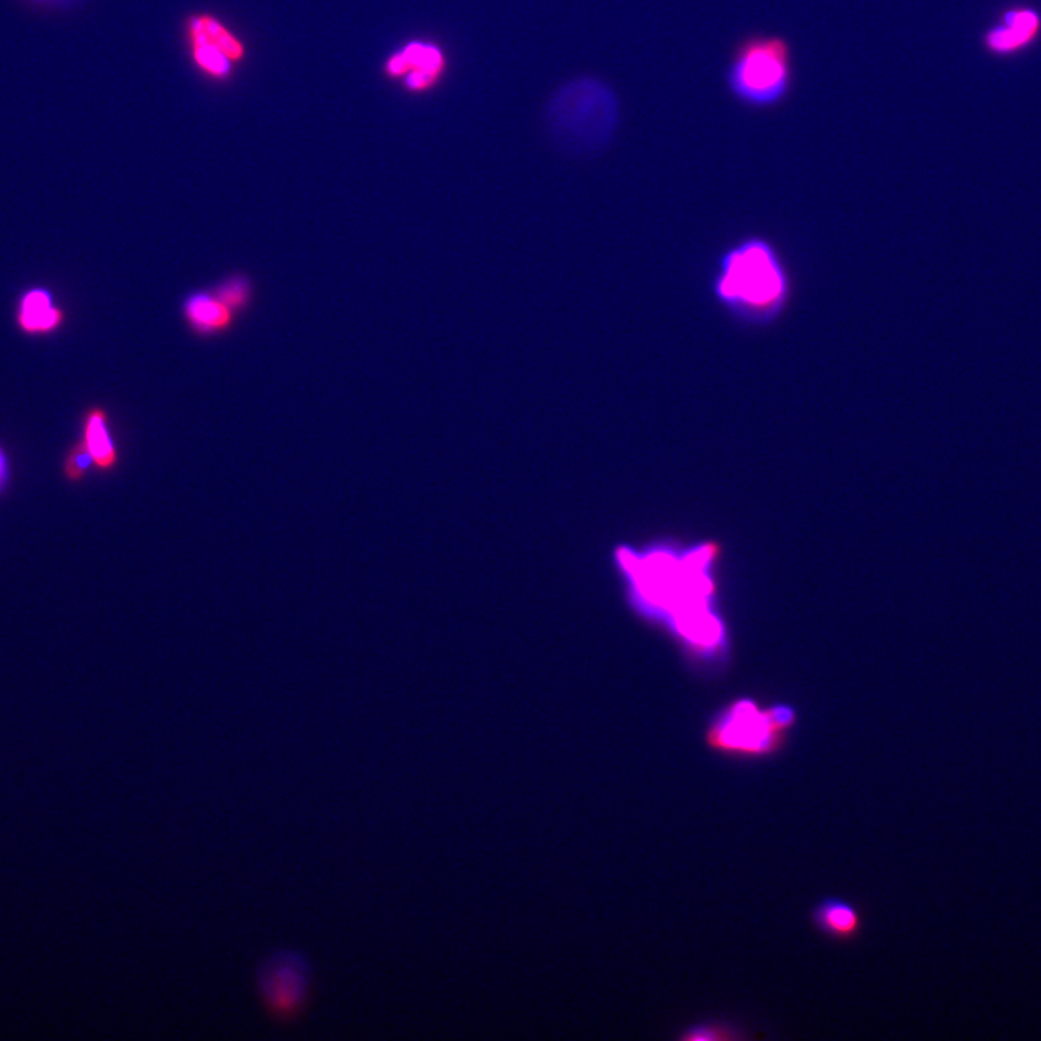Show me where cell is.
Returning <instances> with one entry per match:
<instances>
[{"label": "cell", "mask_w": 1041, "mask_h": 1041, "mask_svg": "<svg viewBox=\"0 0 1041 1041\" xmlns=\"http://www.w3.org/2000/svg\"><path fill=\"white\" fill-rule=\"evenodd\" d=\"M709 294L738 326L765 329L783 319L794 295V280L780 246L761 233L728 243L713 261Z\"/></svg>", "instance_id": "cell-1"}, {"label": "cell", "mask_w": 1041, "mask_h": 1041, "mask_svg": "<svg viewBox=\"0 0 1041 1041\" xmlns=\"http://www.w3.org/2000/svg\"><path fill=\"white\" fill-rule=\"evenodd\" d=\"M618 118L615 93L603 81L590 77L563 84L547 103L551 138L576 157L605 149L614 138Z\"/></svg>", "instance_id": "cell-2"}, {"label": "cell", "mask_w": 1041, "mask_h": 1041, "mask_svg": "<svg viewBox=\"0 0 1041 1041\" xmlns=\"http://www.w3.org/2000/svg\"><path fill=\"white\" fill-rule=\"evenodd\" d=\"M726 87L736 102L754 110L786 102L793 87V51L778 35H751L736 45L726 68Z\"/></svg>", "instance_id": "cell-3"}, {"label": "cell", "mask_w": 1041, "mask_h": 1041, "mask_svg": "<svg viewBox=\"0 0 1041 1041\" xmlns=\"http://www.w3.org/2000/svg\"><path fill=\"white\" fill-rule=\"evenodd\" d=\"M787 734L775 721L771 706L761 708L744 697L716 713L706 729V745L718 754L760 760L780 752Z\"/></svg>", "instance_id": "cell-4"}, {"label": "cell", "mask_w": 1041, "mask_h": 1041, "mask_svg": "<svg viewBox=\"0 0 1041 1041\" xmlns=\"http://www.w3.org/2000/svg\"><path fill=\"white\" fill-rule=\"evenodd\" d=\"M313 988V965L300 950H272L256 966V997L278 1021L301 1017L310 1004Z\"/></svg>", "instance_id": "cell-5"}, {"label": "cell", "mask_w": 1041, "mask_h": 1041, "mask_svg": "<svg viewBox=\"0 0 1041 1041\" xmlns=\"http://www.w3.org/2000/svg\"><path fill=\"white\" fill-rule=\"evenodd\" d=\"M385 71L391 79L402 81L408 92L428 93L443 80L447 58L440 45L413 41L389 57Z\"/></svg>", "instance_id": "cell-6"}, {"label": "cell", "mask_w": 1041, "mask_h": 1041, "mask_svg": "<svg viewBox=\"0 0 1041 1041\" xmlns=\"http://www.w3.org/2000/svg\"><path fill=\"white\" fill-rule=\"evenodd\" d=\"M1041 35V14L1031 6H1013L985 31L982 45L995 57H1011L1030 48Z\"/></svg>", "instance_id": "cell-7"}, {"label": "cell", "mask_w": 1041, "mask_h": 1041, "mask_svg": "<svg viewBox=\"0 0 1041 1041\" xmlns=\"http://www.w3.org/2000/svg\"><path fill=\"white\" fill-rule=\"evenodd\" d=\"M66 321L63 308L54 303L53 295L44 288H32L21 297L16 323L28 336H47L55 333Z\"/></svg>", "instance_id": "cell-8"}, {"label": "cell", "mask_w": 1041, "mask_h": 1041, "mask_svg": "<svg viewBox=\"0 0 1041 1041\" xmlns=\"http://www.w3.org/2000/svg\"><path fill=\"white\" fill-rule=\"evenodd\" d=\"M83 443L92 454L94 469L113 472L119 465V449L110 430L109 414L103 407H90L83 415Z\"/></svg>", "instance_id": "cell-9"}, {"label": "cell", "mask_w": 1041, "mask_h": 1041, "mask_svg": "<svg viewBox=\"0 0 1041 1041\" xmlns=\"http://www.w3.org/2000/svg\"><path fill=\"white\" fill-rule=\"evenodd\" d=\"M184 320L199 336H216L232 327L235 313L229 310L213 293L199 291L191 294L183 304Z\"/></svg>", "instance_id": "cell-10"}, {"label": "cell", "mask_w": 1041, "mask_h": 1041, "mask_svg": "<svg viewBox=\"0 0 1041 1041\" xmlns=\"http://www.w3.org/2000/svg\"><path fill=\"white\" fill-rule=\"evenodd\" d=\"M813 923L823 935L836 940H852L861 932L862 917L858 908L841 898H828L817 904Z\"/></svg>", "instance_id": "cell-11"}, {"label": "cell", "mask_w": 1041, "mask_h": 1041, "mask_svg": "<svg viewBox=\"0 0 1041 1041\" xmlns=\"http://www.w3.org/2000/svg\"><path fill=\"white\" fill-rule=\"evenodd\" d=\"M191 47H206L225 55L232 63L242 60L245 48L232 32L212 16H196L188 25Z\"/></svg>", "instance_id": "cell-12"}, {"label": "cell", "mask_w": 1041, "mask_h": 1041, "mask_svg": "<svg viewBox=\"0 0 1041 1041\" xmlns=\"http://www.w3.org/2000/svg\"><path fill=\"white\" fill-rule=\"evenodd\" d=\"M213 294L222 301L232 313H242L246 307L251 304L252 291L251 281L245 275H233V277L227 278L219 287L213 291Z\"/></svg>", "instance_id": "cell-13"}, {"label": "cell", "mask_w": 1041, "mask_h": 1041, "mask_svg": "<svg viewBox=\"0 0 1041 1041\" xmlns=\"http://www.w3.org/2000/svg\"><path fill=\"white\" fill-rule=\"evenodd\" d=\"M93 469L92 454L87 450L83 440L77 441L68 450L66 460H64V475H66L68 481L77 483L83 481Z\"/></svg>", "instance_id": "cell-14"}, {"label": "cell", "mask_w": 1041, "mask_h": 1041, "mask_svg": "<svg viewBox=\"0 0 1041 1041\" xmlns=\"http://www.w3.org/2000/svg\"><path fill=\"white\" fill-rule=\"evenodd\" d=\"M681 1039L687 1041H722L735 1040L738 1037L732 1036L728 1027H723L721 1024L708 1023L690 1028L686 1034L681 1036Z\"/></svg>", "instance_id": "cell-15"}, {"label": "cell", "mask_w": 1041, "mask_h": 1041, "mask_svg": "<svg viewBox=\"0 0 1041 1041\" xmlns=\"http://www.w3.org/2000/svg\"><path fill=\"white\" fill-rule=\"evenodd\" d=\"M41 2H45V3H48V2L58 3V0H41Z\"/></svg>", "instance_id": "cell-16"}, {"label": "cell", "mask_w": 1041, "mask_h": 1041, "mask_svg": "<svg viewBox=\"0 0 1041 1041\" xmlns=\"http://www.w3.org/2000/svg\"><path fill=\"white\" fill-rule=\"evenodd\" d=\"M0 472H2V456H0Z\"/></svg>", "instance_id": "cell-17"}]
</instances>
